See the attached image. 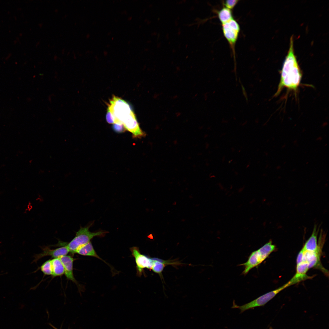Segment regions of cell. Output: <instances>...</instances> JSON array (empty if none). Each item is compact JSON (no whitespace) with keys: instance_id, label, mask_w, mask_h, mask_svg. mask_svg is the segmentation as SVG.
Returning <instances> with one entry per match:
<instances>
[{"instance_id":"obj_14","label":"cell","mask_w":329,"mask_h":329,"mask_svg":"<svg viewBox=\"0 0 329 329\" xmlns=\"http://www.w3.org/2000/svg\"><path fill=\"white\" fill-rule=\"evenodd\" d=\"M52 266V276L53 277L62 276L65 273L64 266L59 259L53 258L51 260Z\"/></svg>"},{"instance_id":"obj_21","label":"cell","mask_w":329,"mask_h":329,"mask_svg":"<svg viewBox=\"0 0 329 329\" xmlns=\"http://www.w3.org/2000/svg\"><path fill=\"white\" fill-rule=\"evenodd\" d=\"M106 119L107 122L109 123L113 124L114 123L113 121L112 116L110 112L107 110V112L106 116Z\"/></svg>"},{"instance_id":"obj_4","label":"cell","mask_w":329,"mask_h":329,"mask_svg":"<svg viewBox=\"0 0 329 329\" xmlns=\"http://www.w3.org/2000/svg\"><path fill=\"white\" fill-rule=\"evenodd\" d=\"M92 224L82 227L76 233V235L73 239L66 245L68 247L69 252L72 254L76 253V250L80 247L90 242V240L96 236L102 235L107 232L100 231L96 232H91L89 230V228Z\"/></svg>"},{"instance_id":"obj_15","label":"cell","mask_w":329,"mask_h":329,"mask_svg":"<svg viewBox=\"0 0 329 329\" xmlns=\"http://www.w3.org/2000/svg\"><path fill=\"white\" fill-rule=\"evenodd\" d=\"M218 16L222 24L226 23L233 18L231 10L225 7L218 11Z\"/></svg>"},{"instance_id":"obj_3","label":"cell","mask_w":329,"mask_h":329,"mask_svg":"<svg viewBox=\"0 0 329 329\" xmlns=\"http://www.w3.org/2000/svg\"><path fill=\"white\" fill-rule=\"evenodd\" d=\"M275 247L270 240L259 249L252 252L246 262L239 265L244 267L242 275H246L251 270L262 263L275 250Z\"/></svg>"},{"instance_id":"obj_7","label":"cell","mask_w":329,"mask_h":329,"mask_svg":"<svg viewBox=\"0 0 329 329\" xmlns=\"http://www.w3.org/2000/svg\"><path fill=\"white\" fill-rule=\"evenodd\" d=\"M133 256L134 257L136 269L139 274L141 275L145 268L152 269L154 265V258H150L140 253L138 248L133 247L130 248Z\"/></svg>"},{"instance_id":"obj_6","label":"cell","mask_w":329,"mask_h":329,"mask_svg":"<svg viewBox=\"0 0 329 329\" xmlns=\"http://www.w3.org/2000/svg\"><path fill=\"white\" fill-rule=\"evenodd\" d=\"M222 29L224 37L232 48L234 49L240 31L239 24L233 18L222 24Z\"/></svg>"},{"instance_id":"obj_8","label":"cell","mask_w":329,"mask_h":329,"mask_svg":"<svg viewBox=\"0 0 329 329\" xmlns=\"http://www.w3.org/2000/svg\"><path fill=\"white\" fill-rule=\"evenodd\" d=\"M318 232L319 228H317V226L315 225L311 235L306 242L302 248L304 251L315 252L321 249L320 246L325 239L326 234L321 229L318 243L317 237Z\"/></svg>"},{"instance_id":"obj_11","label":"cell","mask_w":329,"mask_h":329,"mask_svg":"<svg viewBox=\"0 0 329 329\" xmlns=\"http://www.w3.org/2000/svg\"><path fill=\"white\" fill-rule=\"evenodd\" d=\"M309 269L308 264L305 262L297 264L296 272L289 281L292 285L309 278L310 277L306 274Z\"/></svg>"},{"instance_id":"obj_9","label":"cell","mask_w":329,"mask_h":329,"mask_svg":"<svg viewBox=\"0 0 329 329\" xmlns=\"http://www.w3.org/2000/svg\"><path fill=\"white\" fill-rule=\"evenodd\" d=\"M42 252L34 256V262H36L41 258L47 256L52 257L58 258L61 256L66 255L69 252V250L66 245L54 249H51L49 247H46L42 248Z\"/></svg>"},{"instance_id":"obj_20","label":"cell","mask_w":329,"mask_h":329,"mask_svg":"<svg viewBox=\"0 0 329 329\" xmlns=\"http://www.w3.org/2000/svg\"><path fill=\"white\" fill-rule=\"evenodd\" d=\"M113 128L115 131L119 132L123 131L125 129L123 125L116 124L114 125Z\"/></svg>"},{"instance_id":"obj_5","label":"cell","mask_w":329,"mask_h":329,"mask_svg":"<svg viewBox=\"0 0 329 329\" xmlns=\"http://www.w3.org/2000/svg\"><path fill=\"white\" fill-rule=\"evenodd\" d=\"M291 285H292V284L289 281L287 283L279 288L268 292L252 301L241 306H238L233 302L232 308H238L240 310L241 313H242L250 309L263 306L280 292Z\"/></svg>"},{"instance_id":"obj_1","label":"cell","mask_w":329,"mask_h":329,"mask_svg":"<svg viewBox=\"0 0 329 329\" xmlns=\"http://www.w3.org/2000/svg\"><path fill=\"white\" fill-rule=\"evenodd\" d=\"M107 110L111 114L114 123L123 125L132 133L134 137L140 138L145 135L139 127L134 113L126 101L113 96L109 101Z\"/></svg>"},{"instance_id":"obj_13","label":"cell","mask_w":329,"mask_h":329,"mask_svg":"<svg viewBox=\"0 0 329 329\" xmlns=\"http://www.w3.org/2000/svg\"><path fill=\"white\" fill-rule=\"evenodd\" d=\"M76 253L83 256L95 257L102 260L97 254L91 242L79 248Z\"/></svg>"},{"instance_id":"obj_10","label":"cell","mask_w":329,"mask_h":329,"mask_svg":"<svg viewBox=\"0 0 329 329\" xmlns=\"http://www.w3.org/2000/svg\"><path fill=\"white\" fill-rule=\"evenodd\" d=\"M58 258L64 266V274L67 279L78 285V283L75 278L73 274V263L75 259L71 256L67 255Z\"/></svg>"},{"instance_id":"obj_16","label":"cell","mask_w":329,"mask_h":329,"mask_svg":"<svg viewBox=\"0 0 329 329\" xmlns=\"http://www.w3.org/2000/svg\"><path fill=\"white\" fill-rule=\"evenodd\" d=\"M154 261L152 270L154 272L161 274L166 264H176L175 263H171L169 261L159 260L154 258Z\"/></svg>"},{"instance_id":"obj_17","label":"cell","mask_w":329,"mask_h":329,"mask_svg":"<svg viewBox=\"0 0 329 329\" xmlns=\"http://www.w3.org/2000/svg\"><path fill=\"white\" fill-rule=\"evenodd\" d=\"M40 269L45 275H52V270L51 260L44 262L41 266Z\"/></svg>"},{"instance_id":"obj_18","label":"cell","mask_w":329,"mask_h":329,"mask_svg":"<svg viewBox=\"0 0 329 329\" xmlns=\"http://www.w3.org/2000/svg\"><path fill=\"white\" fill-rule=\"evenodd\" d=\"M239 1L238 0H226L224 3V5L225 7L232 10L234 8Z\"/></svg>"},{"instance_id":"obj_19","label":"cell","mask_w":329,"mask_h":329,"mask_svg":"<svg viewBox=\"0 0 329 329\" xmlns=\"http://www.w3.org/2000/svg\"><path fill=\"white\" fill-rule=\"evenodd\" d=\"M304 252V250L302 248L299 253L296 260L297 264L303 262Z\"/></svg>"},{"instance_id":"obj_12","label":"cell","mask_w":329,"mask_h":329,"mask_svg":"<svg viewBox=\"0 0 329 329\" xmlns=\"http://www.w3.org/2000/svg\"><path fill=\"white\" fill-rule=\"evenodd\" d=\"M320 249L315 252L304 251L303 261L308 264L309 269L320 265Z\"/></svg>"},{"instance_id":"obj_2","label":"cell","mask_w":329,"mask_h":329,"mask_svg":"<svg viewBox=\"0 0 329 329\" xmlns=\"http://www.w3.org/2000/svg\"><path fill=\"white\" fill-rule=\"evenodd\" d=\"M302 74L294 52L292 37L290 40L289 48L283 63L280 82L275 95L279 94L283 88L294 90L299 86Z\"/></svg>"}]
</instances>
